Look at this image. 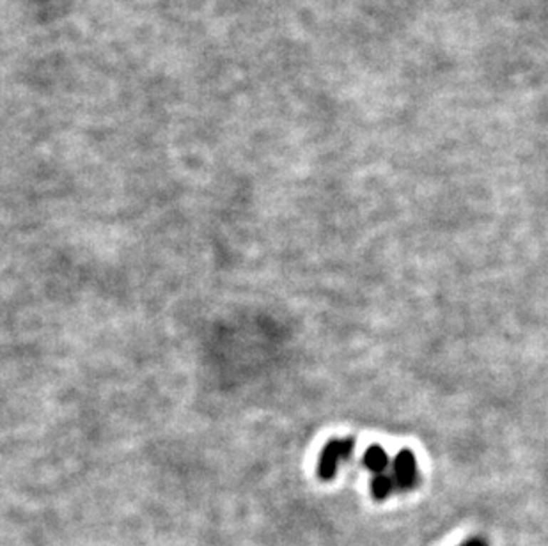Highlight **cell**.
<instances>
[{"label": "cell", "instance_id": "3957f363", "mask_svg": "<svg viewBox=\"0 0 548 546\" xmlns=\"http://www.w3.org/2000/svg\"><path fill=\"white\" fill-rule=\"evenodd\" d=\"M362 463H364V467L368 468V470L375 472V474H382V472H386L387 467H389V456H387L383 447L375 443V445H371L364 453Z\"/></svg>", "mask_w": 548, "mask_h": 546}, {"label": "cell", "instance_id": "6da1fadb", "mask_svg": "<svg viewBox=\"0 0 548 546\" xmlns=\"http://www.w3.org/2000/svg\"><path fill=\"white\" fill-rule=\"evenodd\" d=\"M355 450V440L353 438H336L330 440L325 447H323L321 454L318 460V475L323 480H332L336 478L337 468L343 461L353 454Z\"/></svg>", "mask_w": 548, "mask_h": 546}, {"label": "cell", "instance_id": "7a4b0ae2", "mask_svg": "<svg viewBox=\"0 0 548 546\" xmlns=\"http://www.w3.org/2000/svg\"><path fill=\"white\" fill-rule=\"evenodd\" d=\"M392 479L396 491H412L419 483L417 461L412 450H401L392 463Z\"/></svg>", "mask_w": 548, "mask_h": 546}, {"label": "cell", "instance_id": "277c9868", "mask_svg": "<svg viewBox=\"0 0 548 546\" xmlns=\"http://www.w3.org/2000/svg\"><path fill=\"white\" fill-rule=\"evenodd\" d=\"M394 491H396L394 479H392L391 474H387V472L375 474V478L371 480V495L375 500L378 502L386 500V498H389Z\"/></svg>", "mask_w": 548, "mask_h": 546}, {"label": "cell", "instance_id": "5b68a950", "mask_svg": "<svg viewBox=\"0 0 548 546\" xmlns=\"http://www.w3.org/2000/svg\"><path fill=\"white\" fill-rule=\"evenodd\" d=\"M460 546H490V545H488V541L485 540V537H472V540L465 541V543L460 545Z\"/></svg>", "mask_w": 548, "mask_h": 546}]
</instances>
